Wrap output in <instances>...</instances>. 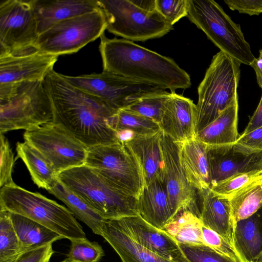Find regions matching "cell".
Instances as JSON below:
<instances>
[{
	"mask_svg": "<svg viewBox=\"0 0 262 262\" xmlns=\"http://www.w3.org/2000/svg\"><path fill=\"white\" fill-rule=\"evenodd\" d=\"M206 146L211 185L237 173L262 169V152L250 154L235 143Z\"/></svg>",
	"mask_w": 262,
	"mask_h": 262,
	"instance_id": "obj_17",
	"label": "cell"
},
{
	"mask_svg": "<svg viewBox=\"0 0 262 262\" xmlns=\"http://www.w3.org/2000/svg\"><path fill=\"white\" fill-rule=\"evenodd\" d=\"M110 125L116 133L127 130L136 136L154 134L161 130L157 122L124 109L117 111Z\"/></svg>",
	"mask_w": 262,
	"mask_h": 262,
	"instance_id": "obj_32",
	"label": "cell"
},
{
	"mask_svg": "<svg viewBox=\"0 0 262 262\" xmlns=\"http://www.w3.org/2000/svg\"><path fill=\"white\" fill-rule=\"evenodd\" d=\"M261 185H262V181H261Z\"/></svg>",
	"mask_w": 262,
	"mask_h": 262,
	"instance_id": "obj_48",
	"label": "cell"
},
{
	"mask_svg": "<svg viewBox=\"0 0 262 262\" xmlns=\"http://www.w3.org/2000/svg\"><path fill=\"white\" fill-rule=\"evenodd\" d=\"M98 5L107 20L106 30L129 41L161 37L170 25L155 9V0H101Z\"/></svg>",
	"mask_w": 262,
	"mask_h": 262,
	"instance_id": "obj_6",
	"label": "cell"
},
{
	"mask_svg": "<svg viewBox=\"0 0 262 262\" xmlns=\"http://www.w3.org/2000/svg\"><path fill=\"white\" fill-rule=\"evenodd\" d=\"M9 212L23 251L53 244L57 240L63 238L60 234L29 218Z\"/></svg>",
	"mask_w": 262,
	"mask_h": 262,
	"instance_id": "obj_29",
	"label": "cell"
},
{
	"mask_svg": "<svg viewBox=\"0 0 262 262\" xmlns=\"http://www.w3.org/2000/svg\"><path fill=\"white\" fill-rule=\"evenodd\" d=\"M170 93L164 90L145 95L123 108L150 119L159 124Z\"/></svg>",
	"mask_w": 262,
	"mask_h": 262,
	"instance_id": "obj_33",
	"label": "cell"
},
{
	"mask_svg": "<svg viewBox=\"0 0 262 262\" xmlns=\"http://www.w3.org/2000/svg\"><path fill=\"white\" fill-rule=\"evenodd\" d=\"M261 181L253 182L229 197L235 223L251 216L262 207Z\"/></svg>",
	"mask_w": 262,
	"mask_h": 262,
	"instance_id": "obj_31",
	"label": "cell"
},
{
	"mask_svg": "<svg viewBox=\"0 0 262 262\" xmlns=\"http://www.w3.org/2000/svg\"><path fill=\"white\" fill-rule=\"evenodd\" d=\"M101 236L113 247L122 262H173L135 242L117 219L105 220Z\"/></svg>",
	"mask_w": 262,
	"mask_h": 262,
	"instance_id": "obj_23",
	"label": "cell"
},
{
	"mask_svg": "<svg viewBox=\"0 0 262 262\" xmlns=\"http://www.w3.org/2000/svg\"><path fill=\"white\" fill-rule=\"evenodd\" d=\"M235 144L250 154L262 152V126L248 134H242Z\"/></svg>",
	"mask_w": 262,
	"mask_h": 262,
	"instance_id": "obj_42",
	"label": "cell"
},
{
	"mask_svg": "<svg viewBox=\"0 0 262 262\" xmlns=\"http://www.w3.org/2000/svg\"><path fill=\"white\" fill-rule=\"evenodd\" d=\"M156 10L172 26L187 16L188 0H155Z\"/></svg>",
	"mask_w": 262,
	"mask_h": 262,
	"instance_id": "obj_38",
	"label": "cell"
},
{
	"mask_svg": "<svg viewBox=\"0 0 262 262\" xmlns=\"http://www.w3.org/2000/svg\"><path fill=\"white\" fill-rule=\"evenodd\" d=\"M38 36L31 0H6L1 3L0 58L35 49Z\"/></svg>",
	"mask_w": 262,
	"mask_h": 262,
	"instance_id": "obj_13",
	"label": "cell"
},
{
	"mask_svg": "<svg viewBox=\"0 0 262 262\" xmlns=\"http://www.w3.org/2000/svg\"><path fill=\"white\" fill-rule=\"evenodd\" d=\"M8 210L0 209V262H13L23 252Z\"/></svg>",
	"mask_w": 262,
	"mask_h": 262,
	"instance_id": "obj_34",
	"label": "cell"
},
{
	"mask_svg": "<svg viewBox=\"0 0 262 262\" xmlns=\"http://www.w3.org/2000/svg\"><path fill=\"white\" fill-rule=\"evenodd\" d=\"M43 80L0 85L1 134L52 122V104Z\"/></svg>",
	"mask_w": 262,
	"mask_h": 262,
	"instance_id": "obj_3",
	"label": "cell"
},
{
	"mask_svg": "<svg viewBox=\"0 0 262 262\" xmlns=\"http://www.w3.org/2000/svg\"><path fill=\"white\" fill-rule=\"evenodd\" d=\"M138 213L153 226L163 230L174 216L167 190L161 178L146 185L138 199Z\"/></svg>",
	"mask_w": 262,
	"mask_h": 262,
	"instance_id": "obj_21",
	"label": "cell"
},
{
	"mask_svg": "<svg viewBox=\"0 0 262 262\" xmlns=\"http://www.w3.org/2000/svg\"><path fill=\"white\" fill-rule=\"evenodd\" d=\"M39 35L62 20L100 8L97 0H31Z\"/></svg>",
	"mask_w": 262,
	"mask_h": 262,
	"instance_id": "obj_20",
	"label": "cell"
},
{
	"mask_svg": "<svg viewBox=\"0 0 262 262\" xmlns=\"http://www.w3.org/2000/svg\"><path fill=\"white\" fill-rule=\"evenodd\" d=\"M61 75L71 84L100 99L116 111L126 108L145 95L163 90L104 71L76 76Z\"/></svg>",
	"mask_w": 262,
	"mask_h": 262,
	"instance_id": "obj_11",
	"label": "cell"
},
{
	"mask_svg": "<svg viewBox=\"0 0 262 262\" xmlns=\"http://www.w3.org/2000/svg\"><path fill=\"white\" fill-rule=\"evenodd\" d=\"M57 56L37 49L0 58V85L43 81L53 70Z\"/></svg>",
	"mask_w": 262,
	"mask_h": 262,
	"instance_id": "obj_16",
	"label": "cell"
},
{
	"mask_svg": "<svg viewBox=\"0 0 262 262\" xmlns=\"http://www.w3.org/2000/svg\"><path fill=\"white\" fill-rule=\"evenodd\" d=\"M0 186L1 188L6 185L14 184L12 177L14 163V155L9 142L4 134L0 136Z\"/></svg>",
	"mask_w": 262,
	"mask_h": 262,
	"instance_id": "obj_39",
	"label": "cell"
},
{
	"mask_svg": "<svg viewBox=\"0 0 262 262\" xmlns=\"http://www.w3.org/2000/svg\"><path fill=\"white\" fill-rule=\"evenodd\" d=\"M241 64L220 51L212 58L198 88L196 134L228 107L237 104Z\"/></svg>",
	"mask_w": 262,
	"mask_h": 262,
	"instance_id": "obj_4",
	"label": "cell"
},
{
	"mask_svg": "<svg viewBox=\"0 0 262 262\" xmlns=\"http://www.w3.org/2000/svg\"><path fill=\"white\" fill-rule=\"evenodd\" d=\"M202 235L205 245L237 262H243L234 248L216 232L203 225Z\"/></svg>",
	"mask_w": 262,
	"mask_h": 262,
	"instance_id": "obj_40",
	"label": "cell"
},
{
	"mask_svg": "<svg viewBox=\"0 0 262 262\" xmlns=\"http://www.w3.org/2000/svg\"><path fill=\"white\" fill-rule=\"evenodd\" d=\"M43 84L52 104L53 123L88 147L120 142L110 125L117 111L74 86L54 70L46 77Z\"/></svg>",
	"mask_w": 262,
	"mask_h": 262,
	"instance_id": "obj_1",
	"label": "cell"
},
{
	"mask_svg": "<svg viewBox=\"0 0 262 262\" xmlns=\"http://www.w3.org/2000/svg\"><path fill=\"white\" fill-rule=\"evenodd\" d=\"M100 38L103 71L171 92L191 86L190 76L172 58L125 39L108 38L104 33Z\"/></svg>",
	"mask_w": 262,
	"mask_h": 262,
	"instance_id": "obj_2",
	"label": "cell"
},
{
	"mask_svg": "<svg viewBox=\"0 0 262 262\" xmlns=\"http://www.w3.org/2000/svg\"><path fill=\"white\" fill-rule=\"evenodd\" d=\"M117 219L130 237L147 250L173 262H189L172 236L139 214Z\"/></svg>",
	"mask_w": 262,
	"mask_h": 262,
	"instance_id": "obj_15",
	"label": "cell"
},
{
	"mask_svg": "<svg viewBox=\"0 0 262 262\" xmlns=\"http://www.w3.org/2000/svg\"><path fill=\"white\" fill-rule=\"evenodd\" d=\"M0 207L29 218L70 241L86 238L80 224L69 209L38 192L15 183L1 188Z\"/></svg>",
	"mask_w": 262,
	"mask_h": 262,
	"instance_id": "obj_5",
	"label": "cell"
},
{
	"mask_svg": "<svg viewBox=\"0 0 262 262\" xmlns=\"http://www.w3.org/2000/svg\"><path fill=\"white\" fill-rule=\"evenodd\" d=\"M159 125L163 133L176 143L195 137L196 104L189 98L170 92Z\"/></svg>",
	"mask_w": 262,
	"mask_h": 262,
	"instance_id": "obj_18",
	"label": "cell"
},
{
	"mask_svg": "<svg viewBox=\"0 0 262 262\" xmlns=\"http://www.w3.org/2000/svg\"><path fill=\"white\" fill-rule=\"evenodd\" d=\"M262 126V96L259 104L242 134H248Z\"/></svg>",
	"mask_w": 262,
	"mask_h": 262,
	"instance_id": "obj_44",
	"label": "cell"
},
{
	"mask_svg": "<svg viewBox=\"0 0 262 262\" xmlns=\"http://www.w3.org/2000/svg\"><path fill=\"white\" fill-rule=\"evenodd\" d=\"M180 163L189 183L199 192L211 184L206 146L195 137L178 143Z\"/></svg>",
	"mask_w": 262,
	"mask_h": 262,
	"instance_id": "obj_22",
	"label": "cell"
},
{
	"mask_svg": "<svg viewBox=\"0 0 262 262\" xmlns=\"http://www.w3.org/2000/svg\"><path fill=\"white\" fill-rule=\"evenodd\" d=\"M58 180L105 220L138 214V199L118 190L84 165L58 174Z\"/></svg>",
	"mask_w": 262,
	"mask_h": 262,
	"instance_id": "obj_7",
	"label": "cell"
},
{
	"mask_svg": "<svg viewBox=\"0 0 262 262\" xmlns=\"http://www.w3.org/2000/svg\"><path fill=\"white\" fill-rule=\"evenodd\" d=\"M256 262H262V251H261L260 255L259 256V257L257 259Z\"/></svg>",
	"mask_w": 262,
	"mask_h": 262,
	"instance_id": "obj_46",
	"label": "cell"
},
{
	"mask_svg": "<svg viewBox=\"0 0 262 262\" xmlns=\"http://www.w3.org/2000/svg\"><path fill=\"white\" fill-rule=\"evenodd\" d=\"M16 150L27 167L34 183L39 187L49 190L58 180V175L51 163L28 142H18Z\"/></svg>",
	"mask_w": 262,
	"mask_h": 262,
	"instance_id": "obj_27",
	"label": "cell"
},
{
	"mask_svg": "<svg viewBox=\"0 0 262 262\" xmlns=\"http://www.w3.org/2000/svg\"><path fill=\"white\" fill-rule=\"evenodd\" d=\"M234 248L243 262H256L262 251V207L251 216L236 222Z\"/></svg>",
	"mask_w": 262,
	"mask_h": 262,
	"instance_id": "obj_25",
	"label": "cell"
},
{
	"mask_svg": "<svg viewBox=\"0 0 262 262\" xmlns=\"http://www.w3.org/2000/svg\"><path fill=\"white\" fill-rule=\"evenodd\" d=\"M262 180V169L234 174L214 183L210 189L215 193L229 197L251 183Z\"/></svg>",
	"mask_w": 262,
	"mask_h": 262,
	"instance_id": "obj_35",
	"label": "cell"
},
{
	"mask_svg": "<svg viewBox=\"0 0 262 262\" xmlns=\"http://www.w3.org/2000/svg\"><path fill=\"white\" fill-rule=\"evenodd\" d=\"M107 25L105 15L100 8L55 24L39 35L34 48L57 56L74 53L100 37Z\"/></svg>",
	"mask_w": 262,
	"mask_h": 262,
	"instance_id": "obj_10",
	"label": "cell"
},
{
	"mask_svg": "<svg viewBox=\"0 0 262 262\" xmlns=\"http://www.w3.org/2000/svg\"><path fill=\"white\" fill-rule=\"evenodd\" d=\"M238 103L225 110L212 122L195 135L206 145L233 144L239 137L237 132Z\"/></svg>",
	"mask_w": 262,
	"mask_h": 262,
	"instance_id": "obj_26",
	"label": "cell"
},
{
	"mask_svg": "<svg viewBox=\"0 0 262 262\" xmlns=\"http://www.w3.org/2000/svg\"><path fill=\"white\" fill-rule=\"evenodd\" d=\"M160 143L163 161V180L174 219L182 211H192L190 208L194 203L195 188L188 182L181 166L179 144L163 132Z\"/></svg>",
	"mask_w": 262,
	"mask_h": 262,
	"instance_id": "obj_14",
	"label": "cell"
},
{
	"mask_svg": "<svg viewBox=\"0 0 262 262\" xmlns=\"http://www.w3.org/2000/svg\"><path fill=\"white\" fill-rule=\"evenodd\" d=\"M24 138L45 157L58 174L85 164L88 147L53 122L26 131Z\"/></svg>",
	"mask_w": 262,
	"mask_h": 262,
	"instance_id": "obj_12",
	"label": "cell"
},
{
	"mask_svg": "<svg viewBox=\"0 0 262 262\" xmlns=\"http://www.w3.org/2000/svg\"><path fill=\"white\" fill-rule=\"evenodd\" d=\"M232 10L250 15L262 13V0H224Z\"/></svg>",
	"mask_w": 262,
	"mask_h": 262,
	"instance_id": "obj_43",
	"label": "cell"
},
{
	"mask_svg": "<svg viewBox=\"0 0 262 262\" xmlns=\"http://www.w3.org/2000/svg\"><path fill=\"white\" fill-rule=\"evenodd\" d=\"M48 191L63 202L73 214L86 224L93 233L101 235L102 229L105 220L82 198L58 180Z\"/></svg>",
	"mask_w": 262,
	"mask_h": 262,
	"instance_id": "obj_28",
	"label": "cell"
},
{
	"mask_svg": "<svg viewBox=\"0 0 262 262\" xmlns=\"http://www.w3.org/2000/svg\"><path fill=\"white\" fill-rule=\"evenodd\" d=\"M199 193L201 199L200 218L203 225L218 233L234 247L235 223L229 198L215 193L210 188Z\"/></svg>",
	"mask_w": 262,
	"mask_h": 262,
	"instance_id": "obj_19",
	"label": "cell"
},
{
	"mask_svg": "<svg viewBox=\"0 0 262 262\" xmlns=\"http://www.w3.org/2000/svg\"><path fill=\"white\" fill-rule=\"evenodd\" d=\"M187 17L203 31L220 51L240 64L255 59L239 25L235 24L213 0H188Z\"/></svg>",
	"mask_w": 262,
	"mask_h": 262,
	"instance_id": "obj_8",
	"label": "cell"
},
{
	"mask_svg": "<svg viewBox=\"0 0 262 262\" xmlns=\"http://www.w3.org/2000/svg\"><path fill=\"white\" fill-rule=\"evenodd\" d=\"M71 242L67 259L72 262H98L104 255V251L98 243L86 238H77Z\"/></svg>",
	"mask_w": 262,
	"mask_h": 262,
	"instance_id": "obj_36",
	"label": "cell"
},
{
	"mask_svg": "<svg viewBox=\"0 0 262 262\" xmlns=\"http://www.w3.org/2000/svg\"><path fill=\"white\" fill-rule=\"evenodd\" d=\"M84 165L118 190L137 199L145 186L141 164L124 142L89 147Z\"/></svg>",
	"mask_w": 262,
	"mask_h": 262,
	"instance_id": "obj_9",
	"label": "cell"
},
{
	"mask_svg": "<svg viewBox=\"0 0 262 262\" xmlns=\"http://www.w3.org/2000/svg\"><path fill=\"white\" fill-rule=\"evenodd\" d=\"M252 67L256 75L257 82L259 87L262 89V49L259 51V55L250 65Z\"/></svg>",
	"mask_w": 262,
	"mask_h": 262,
	"instance_id": "obj_45",
	"label": "cell"
},
{
	"mask_svg": "<svg viewBox=\"0 0 262 262\" xmlns=\"http://www.w3.org/2000/svg\"><path fill=\"white\" fill-rule=\"evenodd\" d=\"M60 262H72V261H70L67 258H66L64 260H62V261H61Z\"/></svg>",
	"mask_w": 262,
	"mask_h": 262,
	"instance_id": "obj_47",
	"label": "cell"
},
{
	"mask_svg": "<svg viewBox=\"0 0 262 262\" xmlns=\"http://www.w3.org/2000/svg\"><path fill=\"white\" fill-rule=\"evenodd\" d=\"M202 226L199 215L185 210L179 213L163 230L179 244L202 245L204 244Z\"/></svg>",
	"mask_w": 262,
	"mask_h": 262,
	"instance_id": "obj_30",
	"label": "cell"
},
{
	"mask_svg": "<svg viewBox=\"0 0 262 262\" xmlns=\"http://www.w3.org/2000/svg\"><path fill=\"white\" fill-rule=\"evenodd\" d=\"M54 252L49 244L24 251L13 262H49Z\"/></svg>",
	"mask_w": 262,
	"mask_h": 262,
	"instance_id": "obj_41",
	"label": "cell"
},
{
	"mask_svg": "<svg viewBox=\"0 0 262 262\" xmlns=\"http://www.w3.org/2000/svg\"><path fill=\"white\" fill-rule=\"evenodd\" d=\"M162 130L147 135L136 136L124 142L139 161L145 185L157 178L163 179V155L161 147Z\"/></svg>",
	"mask_w": 262,
	"mask_h": 262,
	"instance_id": "obj_24",
	"label": "cell"
},
{
	"mask_svg": "<svg viewBox=\"0 0 262 262\" xmlns=\"http://www.w3.org/2000/svg\"><path fill=\"white\" fill-rule=\"evenodd\" d=\"M179 244L189 262H237L205 244Z\"/></svg>",
	"mask_w": 262,
	"mask_h": 262,
	"instance_id": "obj_37",
	"label": "cell"
}]
</instances>
